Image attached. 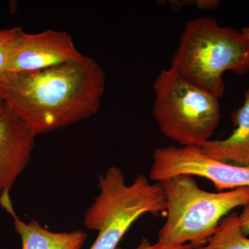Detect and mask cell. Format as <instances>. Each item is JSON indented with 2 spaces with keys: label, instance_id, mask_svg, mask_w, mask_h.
<instances>
[{
  "label": "cell",
  "instance_id": "obj_1",
  "mask_svg": "<svg viewBox=\"0 0 249 249\" xmlns=\"http://www.w3.org/2000/svg\"><path fill=\"white\" fill-rule=\"evenodd\" d=\"M106 83L102 67L85 55L42 71L0 76V99L37 136L95 115Z\"/></svg>",
  "mask_w": 249,
  "mask_h": 249
},
{
  "label": "cell",
  "instance_id": "obj_2",
  "mask_svg": "<svg viewBox=\"0 0 249 249\" xmlns=\"http://www.w3.org/2000/svg\"><path fill=\"white\" fill-rule=\"evenodd\" d=\"M249 62V40L241 31L223 27L213 18L202 17L186 23L171 67L219 98L225 91L224 72L245 74Z\"/></svg>",
  "mask_w": 249,
  "mask_h": 249
},
{
  "label": "cell",
  "instance_id": "obj_3",
  "mask_svg": "<svg viewBox=\"0 0 249 249\" xmlns=\"http://www.w3.org/2000/svg\"><path fill=\"white\" fill-rule=\"evenodd\" d=\"M160 183L164 192L167 219L159 232L158 242L167 246L205 245L223 218L249 201V188L210 193L201 189L190 175Z\"/></svg>",
  "mask_w": 249,
  "mask_h": 249
},
{
  "label": "cell",
  "instance_id": "obj_4",
  "mask_svg": "<svg viewBox=\"0 0 249 249\" xmlns=\"http://www.w3.org/2000/svg\"><path fill=\"white\" fill-rule=\"evenodd\" d=\"M99 195L87 210L85 227L98 232L90 249H116L131 226L145 213L157 215L166 211L160 183L139 175L131 184L119 167L108 168L98 177Z\"/></svg>",
  "mask_w": 249,
  "mask_h": 249
},
{
  "label": "cell",
  "instance_id": "obj_5",
  "mask_svg": "<svg viewBox=\"0 0 249 249\" xmlns=\"http://www.w3.org/2000/svg\"><path fill=\"white\" fill-rule=\"evenodd\" d=\"M153 116L160 132L183 146L201 147L221 120L219 98L181 76L170 67L153 85Z\"/></svg>",
  "mask_w": 249,
  "mask_h": 249
},
{
  "label": "cell",
  "instance_id": "obj_6",
  "mask_svg": "<svg viewBox=\"0 0 249 249\" xmlns=\"http://www.w3.org/2000/svg\"><path fill=\"white\" fill-rule=\"evenodd\" d=\"M208 178L218 191L249 188V166L223 163L205 155L200 147H159L153 153L149 178L161 182L178 175Z\"/></svg>",
  "mask_w": 249,
  "mask_h": 249
},
{
  "label": "cell",
  "instance_id": "obj_7",
  "mask_svg": "<svg viewBox=\"0 0 249 249\" xmlns=\"http://www.w3.org/2000/svg\"><path fill=\"white\" fill-rule=\"evenodd\" d=\"M85 55L65 31L28 34L19 29L11 48L9 73H31L78 61Z\"/></svg>",
  "mask_w": 249,
  "mask_h": 249
},
{
  "label": "cell",
  "instance_id": "obj_8",
  "mask_svg": "<svg viewBox=\"0 0 249 249\" xmlns=\"http://www.w3.org/2000/svg\"><path fill=\"white\" fill-rule=\"evenodd\" d=\"M36 135L4 104L0 108V203L12 202L10 191L30 161Z\"/></svg>",
  "mask_w": 249,
  "mask_h": 249
},
{
  "label": "cell",
  "instance_id": "obj_9",
  "mask_svg": "<svg viewBox=\"0 0 249 249\" xmlns=\"http://www.w3.org/2000/svg\"><path fill=\"white\" fill-rule=\"evenodd\" d=\"M231 120L236 128L230 137L208 141L200 148L208 157L223 163L249 166V88L243 105L232 113Z\"/></svg>",
  "mask_w": 249,
  "mask_h": 249
},
{
  "label": "cell",
  "instance_id": "obj_10",
  "mask_svg": "<svg viewBox=\"0 0 249 249\" xmlns=\"http://www.w3.org/2000/svg\"><path fill=\"white\" fill-rule=\"evenodd\" d=\"M14 218L16 231L22 240V249H82L88 235L83 231L70 232L51 231L40 223H25L16 213L13 205L5 209Z\"/></svg>",
  "mask_w": 249,
  "mask_h": 249
},
{
  "label": "cell",
  "instance_id": "obj_11",
  "mask_svg": "<svg viewBox=\"0 0 249 249\" xmlns=\"http://www.w3.org/2000/svg\"><path fill=\"white\" fill-rule=\"evenodd\" d=\"M193 249H249V239L241 231L237 213H231L223 218L206 244Z\"/></svg>",
  "mask_w": 249,
  "mask_h": 249
},
{
  "label": "cell",
  "instance_id": "obj_12",
  "mask_svg": "<svg viewBox=\"0 0 249 249\" xmlns=\"http://www.w3.org/2000/svg\"><path fill=\"white\" fill-rule=\"evenodd\" d=\"M19 29L15 27L0 30V76L9 73L11 48Z\"/></svg>",
  "mask_w": 249,
  "mask_h": 249
},
{
  "label": "cell",
  "instance_id": "obj_13",
  "mask_svg": "<svg viewBox=\"0 0 249 249\" xmlns=\"http://www.w3.org/2000/svg\"><path fill=\"white\" fill-rule=\"evenodd\" d=\"M195 246L191 244L181 246V247H173V246H167L157 242L155 245H152L146 238L142 239L140 245L134 249H193ZM116 249H122L117 247Z\"/></svg>",
  "mask_w": 249,
  "mask_h": 249
},
{
  "label": "cell",
  "instance_id": "obj_14",
  "mask_svg": "<svg viewBox=\"0 0 249 249\" xmlns=\"http://www.w3.org/2000/svg\"><path fill=\"white\" fill-rule=\"evenodd\" d=\"M242 214L239 215L240 219L241 231L244 235H249V201L243 206Z\"/></svg>",
  "mask_w": 249,
  "mask_h": 249
},
{
  "label": "cell",
  "instance_id": "obj_15",
  "mask_svg": "<svg viewBox=\"0 0 249 249\" xmlns=\"http://www.w3.org/2000/svg\"><path fill=\"white\" fill-rule=\"evenodd\" d=\"M198 8L201 9H215L219 4L218 1H196Z\"/></svg>",
  "mask_w": 249,
  "mask_h": 249
},
{
  "label": "cell",
  "instance_id": "obj_16",
  "mask_svg": "<svg viewBox=\"0 0 249 249\" xmlns=\"http://www.w3.org/2000/svg\"><path fill=\"white\" fill-rule=\"evenodd\" d=\"M241 32L242 33V34H243L244 36H245V37L246 38L248 39L249 40V27L245 28V29H242V31H241Z\"/></svg>",
  "mask_w": 249,
  "mask_h": 249
},
{
  "label": "cell",
  "instance_id": "obj_17",
  "mask_svg": "<svg viewBox=\"0 0 249 249\" xmlns=\"http://www.w3.org/2000/svg\"><path fill=\"white\" fill-rule=\"evenodd\" d=\"M3 105H4V103L2 102L1 99H0V108L2 107Z\"/></svg>",
  "mask_w": 249,
  "mask_h": 249
}]
</instances>
